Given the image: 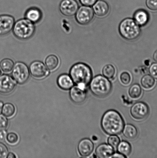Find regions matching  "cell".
Here are the masks:
<instances>
[{"label": "cell", "instance_id": "7c38bea8", "mask_svg": "<svg viewBox=\"0 0 157 158\" xmlns=\"http://www.w3.org/2000/svg\"><path fill=\"white\" fill-rule=\"evenodd\" d=\"M15 20L10 15H0V35H7L13 29Z\"/></svg>", "mask_w": 157, "mask_h": 158}, {"label": "cell", "instance_id": "ac0fdd59", "mask_svg": "<svg viewBox=\"0 0 157 158\" xmlns=\"http://www.w3.org/2000/svg\"><path fill=\"white\" fill-rule=\"evenodd\" d=\"M58 86L64 90L70 89L73 87V82L70 76L67 74H63L60 76L57 80Z\"/></svg>", "mask_w": 157, "mask_h": 158}, {"label": "cell", "instance_id": "484cf974", "mask_svg": "<svg viewBox=\"0 0 157 158\" xmlns=\"http://www.w3.org/2000/svg\"><path fill=\"white\" fill-rule=\"evenodd\" d=\"M142 94V89L141 86L138 84L132 85L129 89V94L132 98H138L140 97Z\"/></svg>", "mask_w": 157, "mask_h": 158}, {"label": "cell", "instance_id": "f546056e", "mask_svg": "<svg viewBox=\"0 0 157 158\" xmlns=\"http://www.w3.org/2000/svg\"><path fill=\"white\" fill-rule=\"evenodd\" d=\"M8 124V120L5 116L0 114V131L5 130Z\"/></svg>", "mask_w": 157, "mask_h": 158}, {"label": "cell", "instance_id": "ab89813d", "mask_svg": "<svg viewBox=\"0 0 157 158\" xmlns=\"http://www.w3.org/2000/svg\"><path fill=\"white\" fill-rule=\"evenodd\" d=\"M3 107V103L0 102V113H1Z\"/></svg>", "mask_w": 157, "mask_h": 158}, {"label": "cell", "instance_id": "5bb4252c", "mask_svg": "<svg viewBox=\"0 0 157 158\" xmlns=\"http://www.w3.org/2000/svg\"><path fill=\"white\" fill-rule=\"evenodd\" d=\"M94 148L93 142L90 139H82L78 143V150L80 155L83 157H87L92 154Z\"/></svg>", "mask_w": 157, "mask_h": 158}, {"label": "cell", "instance_id": "d590c367", "mask_svg": "<svg viewBox=\"0 0 157 158\" xmlns=\"http://www.w3.org/2000/svg\"><path fill=\"white\" fill-rule=\"evenodd\" d=\"M7 136V132L6 131H0V141H3L6 140Z\"/></svg>", "mask_w": 157, "mask_h": 158}, {"label": "cell", "instance_id": "d6a6232c", "mask_svg": "<svg viewBox=\"0 0 157 158\" xmlns=\"http://www.w3.org/2000/svg\"><path fill=\"white\" fill-rule=\"evenodd\" d=\"M8 153V149L6 145L0 143V158H7Z\"/></svg>", "mask_w": 157, "mask_h": 158}, {"label": "cell", "instance_id": "9a60e30c", "mask_svg": "<svg viewBox=\"0 0 157 158\" xmlns=\"http://www.w3.org/2000/svg\"><path fill=\"white\" fill-rule=\"evenodd\" d=\"M114 153L113 147L107 143H102L98 145L95 151L97 157L100 158L111 157Z\"/></svg>", "mask_w": 157, "mask_h": 158}, {"label": "cell", "instance_id": "277c9868", "mask_svg": "<svg viewBox=\"0 0 157 158\" xmlns=\"http://www.w3.org/2000/svg\"><path fill=\"white\" fill-rule=\"evenodd\" d=\"M91 91L98 97H104L111 92L112 86L109 79L104 76L98 75L92 79L90 83Z\"/></svg>", "mask_w": 157, "mask_h": 158}, {"label": "cell", "instance_id": "f1b7e54d", "mask_svg": "<svg viewBox=\"0 0 157 158\" xmlns=\"http://www.w3.org/2000/svg\"><path fill=\"white\" fill-rule=\"evenodd\" d=\"M6 140L8 143L11 145H14L18 141V137L14 133H10L7 135Z\"/></svg>", "mask_w": 157, "mask_h": 158}, {"label": "cell", "instance_id": "ffe728a7", "mask_svg": "<svg viewBox=\"0 0 157 158\" xmlns=\"http://www.w3.org/2000/svg\"><path fill=\"white\" fill-rule=\"evenodd\" d=\"M123 131L124 137L130 140H133L136 138L138 135V131L136 127L130 124L125 125Z\"/></svg>", "mask_w": 157, "mask_h": 158}, {"label": "cell", "instance_id": "52a82bcc", "mask_svg": "<svg viewBox=\"0 0 157 158\" xmlns=\"http://www.w3.org/2000/svg\"><path fill=\"white\" fill-rule=\"evenodd\" d=\"M75 15L77 22L80 24L85 25L93 20L94 12L93 9L90 6H84L78 8Z\"/></svg>", "mask_w": 157, "mask_h": 158}, {"label": "cell", "instance_id": "836d02e7", "mask_svg": "<svg viewBox=\"0 0 157 158\" xmlns=\"http://www.w3.org/2000/svg\"><path fill=\"white\" fill-rule=\"evenodd\" d=\"M149 72L153 78L157 80V63H153L149 69Z\"/></svg>", "mask_w": 157, "mask_h": 158}, {"label": "cell", "instance_id": "4dcf8cb0", "mask_svg": "<svg viewBox=\"0 0 157 158\" xmlns=\"http://www.w3.org/2000/svg\"><path fill=\"white\" fill-rule=\"evenodd\" d=\"M121 82L124 85H128L130 83L131 78L128 73L127 72H123L120 76Z\"/></svg>", "mask_w": 157, "mask_h": 158}, {"label": "cell", "instance_id": "30bf717a", "mask_svg": "<svg viewBox=\"0 0 157 158\" xmlns=\"http://www.w3.org/2000/svg\"><path fill=\"white\" fill-rule=\"evenodd\" d=\"M30 71L32 76L37 79L44 78L49 74L47 68L40 61L32 62L30 66Z\"/></svg>", "mask_w": 157, "mask_h": 158}, {"label": "cell", "instance_id": "8fae6325", "mask_svg": "<svg viewBox=\"0 0 157 158\" xmlns=\"http://www.w3.org/2000/svg\"><path fill=\"white\" fill-rule=\"evenodd\" d=\"M16 86L14 80L10 76L4 75L0 76V93L8 94L14 89Z\"/></svg>", "mask_w": 157, "mask_h": 158}, {"label": "cell", "instance_id": "f35d334b", "mask_svg": "<svg viewBox=\"0 0 157 158\" xmlns=\"http://www.w3.org/2000/svg\"><path fill=\"white\" fill-rule=\"evenodd\" d=\"M153 59L157 62V50L155 52L153 55Z\"/></svg>", "mask_w": 157, "mask_h": 158}, {"label": "cell", "instance_id": "2e32d148", "mask_svg": "<svg viewBox=\"0 0 157 158\" xmlns=\"http://www.w3.org/2000/svg\"><path fill=\"white\" fill-rule=\"evenodd\" d=\"M94 13L100 17L105 16L109 11V6L106 2L102 0L98 1L93 6Z\"/></svg>", "mask_w": 157, "mask_h": 158}, {"label": "cell", "instance_id": "d6986e66", "mask_svg": "<svg viewBox=\"0 0 157 158\" xmlns=\"http://www.w3.org/2000/svg\"><path fill=\"white\" fill-rule=\"evenodd\" d=\"M26 17L27 19L33 23L38 22L42 17L41 10L36 8H32L26 12Z\"/></svg>", "mask_w": 157, "mask_h": 158}, {"label": "cell", "instance_id": "cb8c5ba5", "mask_svg": "<svg viewBox=\"0 0 157 158\" xmlns=\"http://www.w3.org/2000/svg\"><path fill=\"white\" fill-rule=\"evenodd\" d=\"M102 73L103 76L106 78L111 80L114 78L116 74V69L112 65H106L103 68Z\"/></svg>", "mask_w": 157, "mask_h": 158}, {"label": "cell", "instance_id": "e0dca14e", "mask_svg": "<svg viewBox=\"0 0 157 158\" xmlns=\"http://www.w3.org/2000/svg\"><path fill=\"white\" fill-rule=\"evenodd\" d=\"M133 19L139 26H145L148 23L149 15L147 11L143 9H139L135 12Z\"/></svg>", "mask_w": 157, "mask_h": 158}, {"label": "cell", "instance_id": "8992f818", "mask_svg": "<svg viewBox=\"0 0 157 158\" xmlns=\"http://www.w3.org/2000/svg\"><path fill=\"white\" fill-rule=\"evenodd\" d=\"M12 77L17 83L23 84L29 80L30 71L27 65L22 62H17L14 65L12 72Z\"/></svg>", "mask_w": 157, "mask_h": 158}, {"label": "cell", "instance_id": "4fadbf2b", "mask_svg": "<svg viewBox=\"0 0 157 158\" xmlns=\"http://www.w3.org/2000/svg\"><path fill=\"white\" fill-rule=\"evenodd\" d=\"M70 96L74 103L80 104L85 101L87 98V93L85 89L77 85L71 88Z\"/></svg>", "mask_w": 157, "mask_h": 158}, {"label": "cell", "instance_id": "7402d4cb", "mask_svg": "<svg viewBox=\"0 0 157 158\" xmlns=\"http://www.w3.org/2000/svg\"><path fill=\"white\" fill-rule=\"evenodd\" d=\"M117 148L118 152L120 153L126 157L129 156L131 152V146L128 142L126 141H122L120 142Z\"/></svg>", "mask_w": 157, "mask_h": 158}, {"label": "cell", "instance_id": "603a6c76", "mask_svg": "<svg viewBox=\"0 0 157 158\" xmlns=\"http://www.w3.org/2000/svg\"><path fill=\"white\" fill-rule=\"evenodd\" d=\"M141 84L145 89H150L154 86L155 80L151 75H146L141 79Z\"/></svg>", "mask_w": 157, "mask_h": 158}, {"label": "cell", "instance_id": "e575fe53", "mask_svg": "<svg viewBox=\"0 0 157 158\" xmlns=\"http://www.w3.org/2000/svg\"><path fill=\"white\" fill-rule=\"evenodd\" d=\"M79 1L83 6L91 7L93 6L98 0H79Z\"/></svg>", "mask_w": 157, "mask_h": 158}, {"label": "cell", "instance_id": "3957f363", "mask_svg": "<svg viewBox=\"0 0 157 158\" xmlns=\"http://www.w3.org/2000/svg\"><path fill=\"white\" fill-rule=\"evenodd\" d=\"M119 31L121 36L129 41L137 39L141 33L140 26L133 19L130 18H126L121 22Z\"/></svg>", "mask_w": 157, "mask_h": 158}, {"label": "cell", "instance_id": "6da1fadb", "mask_svg": "<svg viewBox=\"0 0 157 158\" xmlns=\"http://www.w3.org/2000/svg\"><path fill=\"white\" fill-rule=\"evenodd\" d=\"M101 126L106 134L109 135H117L122 132L124 129V119L118 111L109 110L103 116Z\"/></svg>", "mask_w": 157, "mask_h": 158}, {"label": "cell", "instance_id": "1f68e13d", "mask_svg": "<svg viewBox=\"0 0 157 158\" xmlns=\"http://www.w3.org/2000/svg\"><path fill=\"white\" fill-rule=\"evenodd\" d=\"M146 4L150 10L157 11V0H146Z\"/></svg>", "mask_w": 157, "mask_h": 158}, {"label": "cell", "instance_id": "5b68a950", "mask_svg": "<svg viewBox=\"0 0 157 158\" xmlns=\"http://www.w3.org/2000/svg\"><path fill=\"white\" fill-rule=\"evenodd\" d=\"M13 31L17 38L21 40H27L33 35L35 27L33 23L27 19H23L15 23Z\"/></svg>", "mask_w": 157, "mask_h": 158}, {"label": "cell", "instance_id": "60d3db41", "mask_svg": "<svg viewBox=\"0 0 157 158\" xmlns=\"http://www.w3.org/2000/svg\"><path fill=\"white\" fill-rule=\"evenodd\" d=\"M1 69H0V75H1Z\"/></svg>", "mask_w": 157, "mask_h": 158}, {"label": "cell", "instance_id": "4316f807", "mask_svg": "<svg viewBox=\"0 0 157 158\" xmlns=\"http://www.w3.org/2000/svg\"><path fill=\"white\" fill-rule=\"evenodd\" d=\"M14 63L11 60L9 59H4L0 63V67L3 72L9 73L13 69Z\"/></svg>", "mask_w": 157, "mask_h": 158}, {"label": "cell", "instance_id": "ba28073f", "mask_svg": "<svg viewBox=\"0 0 157 158\" xmlns=\"http://www.w3.org/2000/svg\"><path fill=\"white\" fill-rule=\"evenodd\" d=\"M130 113L134 118L138 120H143L148 116L150 109L147 104L143 102H138L131 107Z\"/></svg>", "mask_w": 157, "mask_h": 158}, {"label": "cell", "instance_id": "7a4b0ae2", "mask_svg": "<svg viewBox=\"0 0 157 158\" xmlns=\"http://www.w3.org/2000/svg\"><path fill=\"white\" fill-rule=\"evenodd\" d=\"M70 77L75 84L85 89L92 79V72L90 66L84 63H76L70 69Z\"/></svg>", "mask_w": 157, "mask_h": 158}, {"label": "cell", "instance_id": "83f0119b", "mask_svg": "<svg viewBox=\"0 0 157 158\" xmlns=\"http://www.w3.org/2000/svg\"><path fill=\"white\" fill-rule=\"evenodd\" d=\"M120 142V138L116 135H111L108 140V144L113 147L114 148H117Z\"/></svg>", "mask_w": 157, "mask_h": 158}, {"label": "cell", "instance_id": "9c48e42d", "mask_svg": "<svg viewBox=\"0 0 157 158\" xmlns=\"http://www.w3.org/2000/svg\"><path fill=\"white\" fill-rule=\"evenodd\" d=\"M79 6L75 0H63L60 5V10L63 15L70 17L75 15Z\"/></svg>", "mask_w": 157, "mask_h": 158}, {"label": "cell", "instance_id": "8d00e7d4", "mask_svg": "<svg viewBox=\"0 0 157 158\" xmlns=\"http://www.w3.org/2000/svg\"><path fill=\"white\" fill-rule=\"evenodd\" d=\"M127 157L126 156L123 155L121 154L119 152L118 153H114L111 156V158H127Z\"/></svg>", "mask_w": 157, "mask_h": 158}, {"label": "cell", "instance_id": "44dd1931", "mask_svg": "<svg viewBox=\"0 0 157 158\" xmlns=\"http://www.w3.org/2000/svg\"><path fill=\"white\" fill-rule=\"evenodd\" d=\"M45 64L49 70L53 71L57 69L59 64V60L56 56L51 55L45 60Z\"/></svg>", "mask_w": 157, "mask_h": 158}, {"label": "cell", "instance_id": "74e56055", "mask_svg": "<svg viewBox=\"0 0 157 158\" xmlns=\"http://www.w3.org/2000/svg\"><path fill=\"white\" fill-rule=\"evenodd\" d=\"M16 156H15V155L11 152L9 153L8 154L7 157V158H16Z\"/></svg>", "mask_w": 157, "mask_h": 158}, {"label": "cell", "instance_id": "d4e9b609", "mask_svg": "<svg viewBox=\"0 0 157 158\" xmlns=\"http://www.w3.org/2000/svg\"><path fill=\"white\" fill-rule=\"evenodd\" d=\"M15 112V108L12 104L7 103L2 107V114L7 117H11L14 115Z\"/></svg>", "mask_w": 157, "mask_h": 158}]
</instances>
